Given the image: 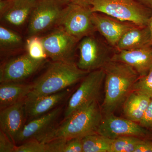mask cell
Returning <instances> with one entry per match:
<instances>
[{"label":"cell","mask_w":152,"mask_h":152,"mask_svg":"<svg viewBox=\"0 0 152 152\" xmlns=\"http://www.w3.org/2000/svg\"><path fill=\"white\" fill-rule=\"evenodd\" d=\"M62 152H83L82 138L66 140Z\"/></svg>","instance_id":"4316f807"},{"label":"cell","mask_w":152,"mask_h":152,"mask_svg":"<svg viewBox=\"0 0 152 152\" xmlns=\"http://www.w3.org/2000/svg\"><path fill=\"white\" fill-rule=\"evenodd\" d=\"M147 26H148L149 29L150 30V34H151V42L152 45V14L151 17H150Z\"/></svg>","instance_id":"d6a6232c"},{"label":"cell","mask_w":152,"mask_h":152,"mask_svg":"<svg viewBox=\"0 0 152 152\" xmlns=\"http://www.w3.org/2000/svg\"><path fill=\"white\" fill-rule=\"evenodd\" d=\"M92 21L96 31L103 36L110 45L115 48L124 34L137 26L99 12L93 13Z\"/></svg>","instance_id":"7c38bea8"},{"label":"cell","mask_w":152,"mask_h":152,"mask_svg":"<svg viewBox=\"0 0 152 152\" xmlns=\"http://www.w3.org/2000/svg\"><path fill=\"white\" fill-rule=\"evenodd\" d=\"M114 139L98 133L82 138L83 152H110Z\"/></svg>","instance_id":"44dd1931"},{"label":"cell","mask_w":152,"mask_h":152,"mask_svg":"<svg viewBox=\"0 0 152 152\" xmlns=\"http://www.w3.org/2000/svg\"><path fill=\"white\" fill-rule=\"evenodd\" d=\"M27 53L36 60H45L47 56L41 37L38 36L29 37L26 42Z\"/></svg>","instance_id":"cb8c5ba5"},{"label":"cell","mask_w":152,"mask_h":152,"mask_svg":"<svg viewBox=\"0 0 152 152\" xmlns=\"http://www.w3.org/2000/svg\"><path fill=\"white\" fill-rule=\"evenodd\" d=\"M105 74L103 68L89 72L70 98L64 113V119L74 113L98 101Z\"/></svg>","instance_id":"8992f818"},{"label":"cell","mask_w":152,"mask_h":152,"mask_svg":"<svg viewBox=\"0 0 152 152\" xmlns=\"http://www.w3.org/2000/svg\"><path fill=\"white\" fill-rule=\"evenodd\" d=\"M23 38L18 33L1 25L0 26V48L1 52L15 50L23 45Z\"/></svg>","instance_id":"7402d4cb"},{"label":"cell","mask_w":152,"mask_h":152,"mask_svg":"<svg viewBox=\"0 0 152 152\" xmlns=\"http://www.w3.org/2000/svg\"><path fill=\"white\" fill-rule=\"evenodd\" d=\"M97 133L115 139L126 136H133L152 141V133L139 123L118 117L113 114L104 115Z\"/></svg>","instance_id":"9c48e42d"},{"label":"cell","mask_w":152,"mask_h":152,"mask_svg":"<svg viewBox=\"0 0 152 152\" xmlns=\"http://www.w3.org/2000/svg\"><path fill=\"white\" fill-rule=\"evenodd\" d=\"M151 98L140 92L129 93L123 104V113L125 118L139 123L143 117Z\"/></svg>","instance_id":"d6986e66"},{"label":"cell","mask_w":152,"mask_h":152,"mask_svg":"<svg viewBox=\"0 0 152 152\" xmlns=\"http://www.w3.org/2000/svg\"><path fill=\"white\" fill-rule=\"evenodd\" d=\"M103 69L105 74V95L101 107L106 115L113 114L123 105L140 76L131 66L121 62L110 61Z\"/></svg>","instance_id":"6da1fadb"},{"label":"cell","mask_w":152,"mask_h":152,"mask_svg":"<svg viewBox=\"0 0 152 152\" xmlns=\"http://www.w3.org/2000/svg\"><path fill=\"white\" fill-rule=\"evenodd\" d=\"M139 124L144 127L152 128V98Z\"/></svg>","instance_id":"f1b7e54d"},{"label":"cell","mask_w":152,"mask_h":152,"mask_svg":"<svg viewBox=\"0 0 152 152\" xmlns=\"http://www.w3.org/2000/svg\"><path fill=\"white\" fill-rule=\"evenodd\" d=\"M64 4L59 0H37L28 20V37L38 36L57 25Z\"/></svg>","instance_id":"52a82bcc"},{"label":"cell","mask_w":152,"mask_h":152,"mask_svg":"<svg viewBox=\"0 0 152 152\" xmlns=\"http://www.w3.org/2000/svg\"><path fill=\"white\" fill-rule=\"evenodd\" d=\"M79 57L77 66L89 72L103 68L113 55L102 42L92 35L81 39L79 45Z\"/></svg>","instance_id":"ba28073f"},{"label":"cell","mask_w":152,"mask_h":152,"mask_svg":"<svg viewBox=\"0 0 152 152\" xmlns=\"http://www.w3.org/2000/svg\"><path fill=\"white\" fill-rule=\"evenodd\" d=\"M136 91L143 93L152 98V67L145 75L138 79L132 87L131 91Z\"/></svg>","instance_id":"d4e9b609"},{"label":"cell","mask_w":152,"mask_h":152,"mask_svg":"<svg viewBox=\"0 0 152 152\" xmlns=\"http://www.w3.org/2000/svg\"><path fill=\"white\" fill-rule=\"evenodd\" d=\"M152 45L151 34L148 26H137L129 30L120 39L117 51L129 50Z\"/></svg>","instance_id":"ac0fdd59"},{"label":"cell","mask_w":152,"mask_h":152,"mask_svg":"<svg viewBox=\"0 0 152 152\" xmlns=\"http://www.w3.org/2000/svg\"><path fill=\"white\" fill-rule=\"evenodd\" d=\"M62 111L58 107L43 115L31 120L25 124L16 140V144L23 143L32 139H37L54 126V124Z\"/></svg>","instance_id":"2e32d148"},{"label":"cell","mask_w":152,"mask_h":152,"mask_svg":"<svg viewBox=\"0 0 152 152\" xmlns=\"http://www.w3.org/2000/svg\"><path fill=\"white\" fill-rule=\"evenodd\" d=\"M0 1H3V0H0Z\"/></svg>","instance_id":"836d02e7"},{"label":"cell","mask_w":152,"mask_h":152,"mask_svg":"<svg viewBox=\"0 0 152 152\" xmlns=\"http://www.w3.org/2000/svg\"><path fill=\"white\" fill-rule=\"evenodd\" d=\"M145 140L133 136L117 138L114 139L110 152H134Z\"/></svg>","instance_id":"603a6c76"},{"label":"cell","mask_w":152,"mask_h":152,"mask_svg":"<svg viewBox=\"0 0 152 152\" xmlns=\"http://www.w3.org/2000/svg\"><path fill=\"white\" fill-rule=\"evenodd\" d=\"M15 144L3 131L0 130V152H15Z\"/></svg>","instance_id":"83f0119b"},{"label":"cell","mask_w":152,"mask_h":152,"mask_svg":"<svg viewBox=\"0 0 152 152\" xmlns=\"http://www.w3.org/2000/svg\"><path fill=\"white\" fill-rule=\"evenodd\" d=\"M32 84L20 83H1L0 85L1 110L26 99L33 88Z\"/></svg>","instance_id":"ffe728a7"},{"label":"cell","mask_w":152,"mask_h":152,"mask_svg":"<svg viewBox=\"0 0 152 152\" xmlns=\"http://www.w3.org/2000/svg\"><path fill=\"white\" fill-rule=\"evenodd\" d=\"M37 0L0 1L1 18L6 23L18 27L28 21Z\"/></svg>","instance_id":"5bb4252c"},{"label":"cell","mask_w":152,"mask_h":152,"mask_svg":"<svg viewBox=\"0 0 152 152\" xmlns=\"http://www.w3.org/2000/svg\"><path fill=\"white\" fill-rule=\"evenodd\" d=\"M15 152H48V147L46 143L32 139L16 146Z\"/></svg>","instance_id":"484cf974"},{"label":"cell","mask_w":152,"mask_h":152,"mask_svg":"<svg viewBox=\"0 0 152 152\" xmlns=\"http://www.w3.org/2000/svg\"><path fill=\"white\" fill-rule=\"evenodd\" d=\"M103 117L98 101H95L64 119L60 125L53 126L37 140L46 143L59 139L83 138L96 133Z\"/></svg>","instance_id":"7a4b0ae2"},{"label":"cell","mask_w":152,"mask_h":152,"mask_svg":"<svg viewBox=\"0 0 152 152\" xmlns=\"http://www.w3.org/2000/svg\"><path fill=\"white\" fill-rule=\"evenodd\" d=\"M142 4L152 10V0H137Z\"/></svg>","instance_id":"1f68e13d"},{"label":"cell","mask_w":152,"mask_h":152,"mask_svg":"<svg viewBox=\"0 0 152 152\" xmlns=\"http://www.w3.org/2000/svg\"><path fill=\"white\" fill-rule=\"evenodd\" d=\"M88 72L81 69L74 62L53 61L33 83L25 101L48 96L66 90L83 79Z\"/></svg>","instance_id":"3957f363"},{"label":"cell","mask_w":152,"mask_h":152,"mask_svg":"<svg viewBox=\"0 0 152 152\" xmlns=\"http://www.w3.org/2000/svg\"><path fill=\"white\" fill-rule=\"evenodd\" d=\"M26 118L25 99L1 110V130L15 144L18 136L26 124Z\"/></svg>","instance_id":"4fadbf2b"},{"label":"cell","mask_w":152,"mask_h":152,"mask_svg":"<svg viewBox=\"0 0 152 152\" xmlns=\"http://www.w3.org/2000/svg\"><path fill=\"white\" fill-rule=\"evenodd\" d=\"M93 12L105 14L140 26H147L152 10L134 0H91Z\"/></svg>","instance_id":"277c9868"},{"label":"cell","mask_w":152,"mask_h":152,"mask_svg":"<svg viewBox=\"0 0 152 152\" xmlns=\"http://www.w3.org/2000/svg\"><path fill=\"white\" fill-rule=\"evenodd\" d=\"M59 1L66 4L71 3L77 4L80 5L86 6V7H91V0H59Z\"/></svg>","instance_id":"4dcf8cb0"},{"label":"cell","mask_w":152,"mask_h":152,"mask_svg":"<svg viewBox=\"0 0 152 152\" xmlns=\"http://www.w3.org/2000/svg\"><path fill=\"white\" fill-rule=\"evenodd\" d=\"M111 61L127 64L134 68L140 77L145 75L152 67V45L129 50L117 51Z\"/></svg>","instance_id":"9a60e30c"},{"label":"cell","mask_w":152,"mask_h":152,"mask_svg":"<svg viewBox=\"0 0 152 152\" xmlns=\"http://www.w3.org/2000/svg\"><path fill=\"white\" fill-rule=\"evenodd\" d=\"M45 60H36L26 53L8 60L0 68V83H21L39 70Z\"/></svg>","instance_id":"30bf717a"},{"label":"cell","mask_w":152,"mask_h":152,"mask_svg":"<svg viewBox=\"0 0 152 152\" xmlns=\"http://www.w3.org/2000/svg\"><path fill=\"white\" fill-rule=\"evenodd\" d=\"M91 7L68 3L64 7L57 26L79 41L96 31Z\"/></svg>","instance_id":"5b68a950"},{"label":"cell","mask_w":152,"mask_h":152,"mask_svg":"<svg viewBox=\"0 0 152 152\" xmlns=\"http://www.w3.org/2000/svg\"><path fill=\"white\" fill-rule=\"evenodd\" d=\"M134 152H152V141L145 140Z\"/></svg>","instance_id":"f546056e"},{"label":"cell","mask_w":152,"mask_h":152,"mask_svg":"<svg viewBox=\"0 0 152 152\" xmlns=\"http://www.w3.org/2000/svg\"><path fill=\"white\" fill-rule=\"evenodd\" d=\"M67 94V91L64 90L33 100L25 101L27 118L33 120L50 111L65 99Z\"/></svg>","instance_id":"e0dca14e"},{"label":"cell","mask_w":152,"mask_h":152,"mask_svg":"<svg viewBox=\"0 0 152 152\" xmlns=\"http://www.w3.org/2000/svg\"><path fill=\"white\" fill-rule=\"evenodd\" d=\"M47 57L53 61L73 62L75 48L79 41L58 28L41 37Z\"/></svg>","instance_id":"8fae6325"}]
</instances>
